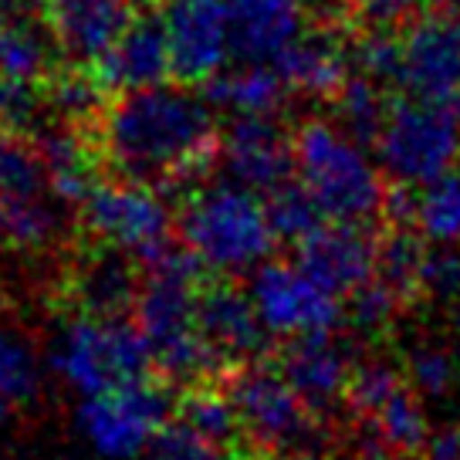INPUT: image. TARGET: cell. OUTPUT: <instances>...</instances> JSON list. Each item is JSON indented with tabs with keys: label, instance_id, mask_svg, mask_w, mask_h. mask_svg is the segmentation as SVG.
<instances>
[{
	"label": "cell",
	"instance_id": "obj_1",
	"mask_svg": "<svg viewBox=\"0 0 460 460\" xmlns=\"http://www.w3.org/2000/svg\"><path fill=\"white\" fill-rule=\"evenodd\" d=\"M92 132L105 170L156 190L193 187L224 146L210 102L180 82L115 92Z\"/></svg>",
	"mask_w": 460,
	"mask_h": 460
},
{
	"label": "cell",
	"instance_id": "obj_2",
	"mask_svg": "<svg viewBox=\"0 0 460 460\" xmlns=\"http://www.w3.org/2000/svg\"><path fill=\"white\" fill-rule=\"evenodd\" d=\"M136 298V325L146 335L153 366L170 383H210L224 356L207 342L200 329V291L210 281L197 254L166 251L146 264Z\"/></svg>",
	"mask_w": 460,
	"mask_h": 460
},
{
	"label": "cell",
	"instance_id": "obj_3",
	"mask_svg": "<svg viewBox=\"0 0 460 460\" xmlns=\"http://www.w3.org/2000/svg\"><path fill=\"white\" fill-rule=\"evenodd\" d=\"M176 227L190 254L220 274H241L264 264L278 241L268 203H261L244 183L190 190Z\"/></svg>",
	"mask_w": 460,
	"mask_h": 460
},
{
	"label": "cell",
	"instance_id": "obj_4",
	"mask_svg": "<svg viewBox=\"0 0 460 460\" xmlns=\"http://www.w3.org/2000/svg\"><path fill=\"white\" fill-rule=\"evenodd\" d=\"M291 139L295 170L329 220L369 227L383 217L389 187L356 139L342 136V129L322 119H305Z\"/></svg>",
	"mask_w": 460,
	"mask_h": 460
},
{
	"label": "cell",
	"instance_id": "obj_5",
	"mask_svg": "<svg viewBox=\"0 0 460 460\" xmlns=\"http://www.w3.org/2000/svg\"><path fill=\"white\" fill-rule=\"evenodd\" d=\"M51 369L65 386L95 396L122 383L146 379L153 356L146 335L126 315H82L51 345Z\"/></svg>",
	"mask_w": 460,
	"mask_h": 460
},
{
	"label": "cell",
	"instance_id": "obj_6",
	"mask_svg": "<svg viewBox=\"0 0 460 460\" xmlns=\"http://www.w3.org/2000/svg\"><path fill=\"white\" fill-rule=\"evenodd\" d=\"M230 400L241 417V433L258 454H305L318 444V413L298 396L278 366L251 362L230 376Z\"/></svg>",
	"mask_w": 460,
	"mask_h": 460
},
{
	"label": "cell",
	"instance_id": "obj_7",
	"mask_svg": "<svg viewBox=\"0 0 460 460\" xmlns=\"http://www.w3.org/2000/svg\"><path fill=\"white\" fill-rule=\"evenodd\" d=\"M376 149L393 180L423 187L450 172L460 159V109L417 95H393Z\"/></svg>",
	"mask_w": 460,
	"mask_h": 460
},
{
	"label": "cell",
	"instance_id": "obj_8",
	"mask_svg": "<svg viewBox=\"0 0 460 460\" xmlns=\"http://www.w3.org/2000/svg\"><path fill=\"white\" fill-rule=\"evenodd\" d=\"M172 417L170 393L149 379L122 383L85 396L78 406V430L105 460H139L149 440Z\"/></svg>",
	"mask_w": 460,
	"mask_h": 460
},
{
	"label": "cell",
	"instance_id": "obj_9",
	"mask_svg": "<svg viewBox=\"0 0 460 460\" xmlns=\"http://www.w3.org/2000/svg\"><path fill=\"white\" fill-rule=\"evenodd\" d=\"M82 214H85V227L102 244L119 247L143 264L170 251V207L149 183H136L122 176H115L109 183H95L88 200L82 203Z\"/></svg>",
	"mask_w": 460,
	"mask_h": 460
},
{
	"label": "cell",
	"instance_id": "obj_10",
	"mask_svg": "<svg viewBox=\"0 0 460 460\" xmlns=\"http://www.w3.org/2000/svg\"><path fill=\"white\" fill-rule=\"evenodd\" d=\"M402 88L460 109V4L427 7L402 28Z\"/></svg>",
	"mask_w": 460,
	"mask_h": 460
},
{
	"label": "cell",
	"instance_id": "obj_11",
	"mask_svg": "<svg viewBox=\"0 0 460 460\" xmlns=\"http://www.w3.org/2000/svg\"><path fill=\"white\" fill-rule=\"evenodd\" d=\"M251 302L261 322L274 335H305V332H335L342 322L339 295H332L298 264L264 261L251 278Z\"/></svg>",
	"mask_w": 460,
	"mask_h": 460
},
{
	"label": "cell",
	"instance_id": "obj_12",
	"mask_svg": "<svg viewBox=\"0 0 460 460\" xmlns=\"http://www.w3.org/2000/svg\"><path fill=\"white\" fill-rule=\"evenodd\" d=\"M170 31L172 78L200 88L210 75L224 72L234 51V17L227 0H153Z\"/></svg>",
	"mask_w": 460,
	"mask_h": 460
},
{
	"label": "cell",
	"instance_id": "obj_13",
	"mask_svg": "<svg viewBox=\"0 0 460 460\" xmlns=\"http://www.w3.org/2000/svg\"><path fill=\"white\" fill-rule=\"evenodd\" d=\"M298 268L332 295H352L379 274V241L362 224L329 220L298 241Z\"/></svg>",
	"mask_w": 460,
	"mask_h": 460
},
{
	"label": "cell",
	"instance_id": "obj_14",
	"mask_svg": "<svg viewBox=\"0 0 460 460\" xmlns=\"http://www.w3.org/2000/svg\"><path fill=\"white\" fill-rule=\"evenodd\" d=\"M65 61L92 65L112 48L149 0H38Z\"/></svg>",
	"mask_w": 460,
	"mask_h": 460
},
{
	"label": "cell",
	"instance_id": "obj_15",
	"mask_svg": "<svg viewBox=\"0 0 460 460\" xmlns=\"http://www.w3.org/2000/svg\"><path fill=\"white\" fill-rule=\"evenodd\" d=\"M220 159L237 183L271 193L291 180L295 139L285 136L271 115H237L224 132Z\"/></svg>",
	"mask_w": 460,
	"mask_h": 460
},
{
	"label": "cell",
	"instance_id": "obj_16",
	"mask_svg": "<svg viewBox=\"0 0 460 460\" xmlns=\"http://www.w3.org/2000/svg\"><path fill=\"white\" fill-rule=\"evenodd\" d=\"M95 78L109 92L122 88H143V85H163L172 78V51H170V31L159 14V7H143L132 17L126 34L99 58L88 65Z\"/></svg>",
	"mask_w": 460,
	"mask_h": 460
},
{
	"label": "cell",
	"instance_id": "obj_17",
	"mask_svg": "<svg viewBox=\"0 0 460 460\" xmlns=\"http://www.w3.org/2000/svg\"><path fill=\"white\" fill-rule=\"evenodd\" d=\"M278 369L298 389L312 410L322 417V410H332L349 396L352 383V359L342 342L332 339V332H305L295 335L278 356Z\"/></svg>",
	"mask_w": 460,
	"mask_h": 460
},
{
	"label": "cell",
	"instance_id": "obj_18",
	"mask_svg": "<svg viewBox=\"0 0 460 460\" xmlns=\"http://www.w3.org/2000/svg\"><path fill=\"white\" fill-rule=\"evenodd\" d=\"M274 68L291 92L332 102L352 75L349 72L352 68L349 34L308 24V31H302L281 55L274 58Z\"/></svg>",
	"mask_w": 460,
	"mask_h": 460
},
{
	"label": "cell",
	"instance_id": "obj_19",
	"mask_svg": "<svg viewBox=\"0 0 460 460\" xmlns=\"http://www.w3.org/2000/svg\"><path fill=\"white\" fill-rule=\"evenodd\" d=\"M200 329L207 342L224 356V362L261 359L271 349L268 325L261 322L251 295L237 291L234 285H214V281L203 285Z\"/></svg>",
	"mask_w": 460,
	"mask_h": 460
},
{
	"label": "cell",
	"instance_id": "obj_20",
	"mask_svg": "<svg viewBox=\"0 0 460 460\" xmlns=\"http://www.w3.org/2000/svg\"><path fill=\"white\" fill-rule=\"evenodd\" d=\"M234 17V51L247 61L278 58L302 34L298 0H227Z\"/></svg>",
	"mask_w": 460,
	"mask_h": 460
},
{
	"label": "cell",
	"instance_id": "obj_21",
	"mask_svg": "<svg viewBox=\"0 0 460 460\" xmlns=\"http://www.w3.org/2000/svg\"><path fill=\"white\" fill-rule=\"evenodd\" d=\"M143 278L129 264V254L105 244V254L92 258L78 271V302L85 315H126L136 308Z\"/></svg>",
	"mask_w": 460,
	"mask_h": 460
},
{
	"label": "cell",
	"instance_id": "obj_22",
	"mask_svg": "<svg viewBox=\"0 0 460 460\" xmlns=\"http://www.w3.org/2000/svg\"><path fill=\"white\" fill-rule=\"evenodd\" d=\"M285 78L278 68H264V65H251L241 72H217L200 85V95L217 109H230L237 115H274L285 102Z\"/></svg>",
	"mask_w": 460,
	"mask_h": 460
},
{
	"label": "cell",
	"instance_id": "obj_23",
	"mask_svg": "<svg viewBox=\"0 0 460 460\" xmlns=\"http://www.w3.org/2000/svg\"><path fill=\"white\" fill-rule=\"evenodd\" d=\"M176 420H183L187 427L203 433L207 440L224 447L230 457L241 454L237 437H244V433H241V417H237V406H234L227 389L193 383V389H190L187 396L176 400Z\"/></svg>",
	"mask_w": 460,
	"mask_h": 460
},
{
	"label": "cell",
	"instance_id": "obj_24",
	"mask_svg": "<svg viewBox=\"0 0 460 460\" xmlns=\"http://www.w3.org/2000/svg\"><path fill=\"white\" fill-rule=\"evenodd\" d=\"M389 102L393 95L386 92V85H379L366 75H349V82L342 85V92L329 102L339 126H342L359 146H376L379 132L386 126Z\"/></svg>",
	"mask_w": 460,
	"mask_h": 460
},
{
	"label": "cell",
	"instance_id": "obj_25",
	"mask_svg": "<svg viewBox=\"0 0 460 460\" xmlns=\"http://www.w3.org/2000/svg\"><path fill=\"white\" fill-rule=\"evenodd\" d=\"M369 433L376 440H383L389 454H423V447L430 440V423L420 410V400L410 386H400L389 396L373 417H369Z\"/></svg>",
	"mask_w": 460,
	"mask_h": 460
},
{
	"label": "cell",
	"instance_id": "obj_26",
	"mask_svg": "<svg viewBox=\"0 0 460 460\" xmlns=\"http://www.w3.org/2000/svg\"><path fill=\"white\" fill-rule=\"evenodd\" d=\"M48 190V170L38 146L21 132L0 136V197L11 200H38Z\"/></svg>",
	"mask_w": 460,
	"mask_h": 460
},
{
	"label": "cell",
	"instance_id": "obj_27",
	"mask_svg": "<svg viewBox=\"0 0 460 460\" xmlns=\"http://www.w3.org/2000/svg\"><path fill=\"white\" fill-rule=\"evenodd\" d=\"M417 227L437 244L460 241V176L444 172L417 193Z\"/></svg>",
	"mask_w": 460,
	"mask_h": 460
},
{
	"label": "cell",
	"instance_id": "obj_28",
	"mask_svg": "<svg viewBox=\"0 0 460 460\" xmlns=\"http://www.w3.org/2000/svg\"><path fill=\"white\" fill-rule=\"evenodd\" d=\"M427 258V247L420 244L413 227H389L379 241V278L386 281L402 302L420 295V268Z\"/></svg>",
	"mask_w": 460,
	"mask_h": 460
},
{
	"label": "cell",
	"instance_id": "obj_29",
	"mask_svg": "<svg viewBox=\"0 0 460 460\" xmlns=\"http://www.w3.org/2000/svg\"><path fill=\"white\" fill-rule=\"evenodd\" d=\"M264 203H268V217H271V224H274V234L291 241V244L305 241L312 230H318L329 220V217L322 214V207L315 203V197L308 193V187H305L302 180H298V183L288 180L281 187H274Z\"/></svg>",
	"mask_w": 460,
	"mask_h": 460
},
{
	"label": "cell",
	"instance_id": "obj_30",
	"mask_svg": "<svg viewBox=\"0 0 460 460\" xmlns=\"http://www.w3.org/2000/svg\"><path fill=\"white\" fill-rule=\"evenodd\" d=\"M41 376L31 345L17 332L0 325V393L14 402H31L38 396Z\"/></svg>",
	"mask_w": 460,
	"mask_h": 460
},
{
	"label": "cell",
	"instance_id": "obj_31",
	"mask_svg": "<svg viewBox=\"0 0 460 460\" xmlns=\"http://www.w3.org/2000/svg\"><path fill=\"white\" fill-rule=\"evenodd\" d=\"M139 460H230V454L187 427L183 420H172L149 440Z\"/></svg>",
	"mask_w": 460,
	"mask_h": 460
},
{
	"label": "cell",
	"instance_id": "obj_32",
	"mask_svg": "<svg viewBox=\"0 0 460 460\" xmlns=\"http://www.w3.org/2000/svg\"><path fill=\"white\" fill-rule=\"evenodd\" d=\"M58 230V214L44 203V197L38 200H11L7 203V241L17 247H41L55 237Z\"/></svg>",
	"mask_w": 460,
	"mask_h": 460
},
{
	"label": "cell",
	"instance_id": "obj_33",
	"mask_svg": "<svg viewBox=\"0 0 460 460\" xmlns=\"http://www.w3.org/2000/svg\"><path fill=\"white\" fill-rule=\"evenodd\" d=\"M400 386H406V383H402V376L396 373L393 366H386V362H369V366H359V369L352 373L345 402H349L356 413H362V417H373L376 410H379Z\"/></svg>",
	"mask_w": 460,
	"mask_h": 460
},
{
	"label": "cell",
	"instance_id": "obj_34",
	"mask_svg": "<svg viewBox=\"0 0 460 460\" xmlns=\"http://www.w3.org/2000/svg\"><path fill=\"white\" fill-rule=\"evenodd\" d=\"M427 11V0H349V34L366 28L402 31Z\"/></svg>",
	"mask_w": 460,
	"mask_h": 460
},
{
	"label": "cell",
	"instance_id": "obj_35",
	"mask_svg": "<svg viewBox=\"0 0 460 460\" xmlns=\"http://www.w3.org/2000/svg\"><path fill=\"white\" fill-rule=\"evenodd\" d=\"M352 298V325L362 332H379L386 329L393 315H396V308L402 305V298L393 291V288L379 278V281H369V285H362L359 291H352L349 295Z\"/></svg>",
	"mask_w": 460,
	"mask_h": 460
},
{
	"label": "cell",
	"instance_id": "obj_36",
	"mask_svg": "<svg viewBox=\"0 0 460 460\" xmlns=\"http://www.w3.org/2000/svg\"><path fill=\"white\" fill-rule=\"evenodd\" d=\"M410 379L423 396H444L457 379V362L447 349H417L410 359Z\"/></svg>",
	"mask_w": 460,
	"mask_h": 460
},
{
	"label": "cell",
	"instance_id": "obj_37",
	"mask_svg": "<svg viewBox=\"0 0 460 460\" xmlns=\"http://www.w3.org/2000/svg\"><path fill=\"white\" fill-rule=\"evenodd\" d=\"M420 295L457 298L460 295V254L457 251H427L420 268Z\"/></svg>",
	"mask_w": 460,
	"mask_h": 460
},
{
	"label": "cell",
	"instance_id": "obj_38",
	"mask_svg": "<svg viewBox=\"0 0 460 460\" xmlns=\"http://www.w3.org/2000/svg\"><path fill=\"white\" fill-rule=\"evenodd\" d=\"M298 4H302L308 24L349 34V0H298Z\"/></svg>",
	"mask_w": 460,
	"mask_h": 460
},
{
	"label": "cell",
	"instance_id": "obj_39",
	"mask_svg": "<svg viewBox=\"0 0 460 460\" xmlns=\"http://www.w3.org/2000/svg\"><path fill=\"white\" fill-rule=\"evenodd\" d=\"M423 454H427V460H460V427L433 430Z\"/></svg>",
	"mask_w": 460,
	"mask_h": 460
},
{
	"label": "cell",
	"instance_id": "obj_40",
	"mask_svg": "<svg viewBox=\"0 0 460 460\" xmlns=\"http://www.w3.org/2000/svg\"><path fill=\"white\" fill-rule=\"evenodd\" d=\"M11 406H14V402H11L7 396H4V393H0V423L11 417Z\"/></svg>",
	"mask_w": 460,
	"mask_h": 460
},
{
	"label": "cell",
	"instance_id": "obj_41",
	"mask_svg": "<svg viewBox=\"0 0 460 460\" xmlns=\"http://www.w3.org/2000/svg\"><path fill=\"white\" fill-rule=\"evenodd\" d=\"M7 234V200L0 197V237Z\"/></svg>",
	"mask_w": 460,
	"mask_h": 460
},
{
	"label": "cell",
	"instance_id": "obj_42",
	"mask_svg": "<svg viewBox=\"0 0 460 460\" xmlns=\"http://www.w3.org/2000/svg\"><path fill=\"white\" fill-rule=\"evenodd\" d=\"M291 460H329V457H315V454H298V457H291Z\"/></svg>",
	"mask_w": 460,
	"mask_h": 460
},
{
	"label": "cell",
	"instance_id": "obj_43",
	"mask_svg": "<svg viewBox=\"0 0 460 460\" xmlns=\"http://www.w3.org/2000/svg\"><path fill=\"white\" fill-rule=\"evenodd\" d=\"M454 325H457V332H460V305H457V312H454Z\"/></svg>",
	"mask_w": 460,
	"mask_h": 460
},
{
	"label": "cell",
	"instance_id": "obj_44",
	"mask_svg": "<svg viewBox=\"0 0 460 460\" xmlns=\"http://www.w3.org/2000/svg\"><path fill=\"white\" fill-rule=\"evenodd\" d=\"M437 4H460V0H437Z\"/></svg>",
	"mask_w": 460,
	"mask_h": 460
},
{
	"label": "cell",
	"instance_id": "obj_45",
	"mask_svg": "<svg viewBox=\"0 0 460 460\" xmlns=\"http://www.w3.org/2000/svg\"><path fill=\"white\" fill-rule=\"evenodd\" d=\"M386 460H393V457H386Z\"/></svg>",
	"mask_w": 460,
	"mask_h": 460
}]
</instances>
